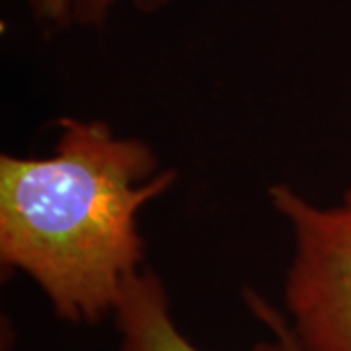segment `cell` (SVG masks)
Returning <instances> with one entry per match:
<instances>
[{
  "label": "cell",
  "mask_w": 351,
  "mask_h": 351,
  "mask_svg": "<svg viewBox=\"0 0 351 351\" xmlns=\"http://www.w3.org/2000/svg\"><path fill=\"white\" fill-rule=\"evenodd\" d=\"M49 156H0V263L71 324H96L143 269L141 209L174 186L156 152L101 119H57Z\"/></svg>",
  "instance_id": "6da1fadb"
},
{
  "label": "cell",
  "mask_w": 351,
  "mask_h": 351,
  "mask_svg": "<svg viewBox=\"0 0 351 351\" xmlns=\"http://www.w3.org/2000/svg\"><path fill=\"white\" fill-rule=\"evenodd\" d=\"M269 201L295 240L283 289L289 324L306 351H351V189L320 207L276 184Z\"/></svg>",
  "instance_id": "7a4b0ae2"
},
{
  "label": "cell",
  "mask_w": 351,
  "mask_h": 351,
  "mask_svg": "<svg viewBox=\"0 0 351 351\" xmlns=\"http://www.w3.org/2000/svg\"><path fill=\"white\" fill-rule=\"evenodd\" d=\"M244 297L252 313L271 334V338L260 341L252 351H306L279 308L254 291H246ZM113 320L119 332L115 351H203L176 326L166 285L149 267L127 279L113 308Z\"/></svg>",
  "instance_id": "3957f363"
},
{
  "label": "cell",
  "mask_w": 351,
  "mask_h": 351,
  "mask_svg": "<svg viewBox=\"0 0 351 351\" xmlns=\"http://www.w3.org/2000/svg\"><path fill=\"white\" fill-rule=\"evenodd\" d=\"M38 22L55 27L104 25L119 0H27ZM172 0H133L143 12H156Z\"/></svg>",
  "instance_id": "277c9868"
}]
</instances>
